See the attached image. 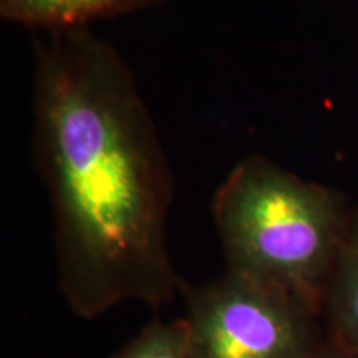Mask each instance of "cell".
<instances>
[{"instance_id": "4", "label": "cell", "mask_w": 358, "mask_h": 358, "mask_svg": "<svg viewBox=\"0 0 358 358\" xmlns=\"http://www.w3.org/2000/svg\"><path fill=\"white\" fill-rule=\"evenodd\" d=\"M327 340L358 358V203L352 206L320 313Z\"/></svg>"}, {"instance_id": "7", "label": "cell", "mask_w": 358, "mask_h": 358, "mask_svg": "<svg viewBox=\"0 0 358 358\" xmlns=\"http://www.w3.org/2000/svg\"><path fill=\"white\" fill-rule=\"evenodd\" d=\"M306 358H352V357L343 352L342 348L334 345L330 340L324 338Z\"/></svg>"}, {"instance_id": "2", "label": "cell", "mask_w": 358, "mask_h": 358, "mask_svg": "<svg viewBox=\"0 0 358 358\" xmlns=\"http://www.w3.org/2000/svg\"><path fill=\"white\" fill-rule=\"evenodd\" d=\"M211 209L226 271L284 290L320 319L352 211L347 196L249 155L219 185Z\"/></svg>"}, {"instance_id": "1", "label": "cell", "mask_w": 358, "mask_h": 358, "mask_svg": "<svg viewBox=\"0 0 358 358\" xmlns=\"http://www.w3.org/2000/svg\"><path fill=\"white\" fill-rule=\"evenodd\" d=\"M34 35V161L65 302L82 319L169 303L182 284L166 244L174 174L131 70L90 27Z\"/></svg>"}, {"instance_id": "6", "label": "cell", "mask_w": 358, "mask_h": 358, "mask_svg": "<svg viewBox=\"0 0 358 358\" xmlns=\"http://www.w3.org/2000/svg\"><path fill=\"white\" fill-rule=\"evenodd\" d=\"M113 358H192L185 320L151 322Z\"/></svg>"}, {"instance_id": "3", "label": "cell", "mask_w": 358, "mask_h": 358, "mask_svg": "<svg viewBox=\"0 0 358 358\" xmlns=\"http://www.w3.org/2000/svg\"><path fill=\"white\" fill-rule=\"evenodd\" d=\"M181 292L192 358H306L325 338L310 308L249 277L226 271Z\"/></svg>"}, {"instance_id": "5", "label": "cell", "mask_w": 358, "mask_h": 358, "mask_svg": "<svg viewBox=\"0 0 358 358\" xmlns=\"http://www.w3.org/2000/svg\"><path fill=\"white\" fill-rule=\"evenodd\" d=\"M168 0H0V19L34 32L83 29L96 20L161 6Z\"/></svg>"}]
</instances>
